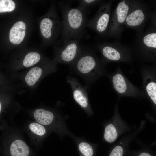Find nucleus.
<instances>
[{
	"mask_svg": "<svg viewBox=\"0 0 156 156\" xmlns=\"http://www.w3.org/2000/svg\"><path fill=\"white\" fill-rule=\"evenodd\" d=\"M71 1H61L59 2L62 14L61 38L59 44L62 46L72 40L79 41L87 38L86 29V12L78 7H70Z\"/></svg>",
	"mask_w": 156,
	"mask_h": 156,
	"instance_id": "1",
	"label": "nucleus"
},
{
	"mask_svg": "<svg viewBox=\"0 0 156 156\" xmlns=\"http://www.w3.org/2000/svg\"><path fill=\"white\" fill-rule=\"evenodd\" d=\"M70 66L87 83H92L104 75L102 66L86 46H83L81 52Z\"/></svg>",
	"mask_w": 156,
	"mask_h": 156,
	"instance_id": "2",
	"label": "nucleus"
},
{
	"mask_svg": "<svg viewBox=\"0 0 156 156\" xmlns=\"http://www.w3.org/2000/svg\"><path fill=\"white\" fill-rule=\"evenodd\" d=\"M109 77L113 89L120 97L144 96L143 92L128 80L120 69L110 74Z\"/></svg>",
	"mask_w": 156,
	"mask_h": 156,
	"instance_id": "3",
	"label": "nucleus"
},
{
	"mask_svg": "<svg viewBox=\"0 0 156 156\" xmlns=\"http://www.w3.org/2000/svg\"><path fill=\"white\" fill-rule=\"evenodd\" d=\"M131 129L121 118L116 106L114 116L105 125L103 135L104 141L109 143L115 142L121 134Z\"/></svg>",
	"mask_w": 156,
	"mask_h": 156,
	"instance_id": "4",
	"label": "nucleus"
},
{
	"mask_svg": "<svg viewBox=\"0 0 156 156\" xmlns=\"http://www.w3.org/2000/svg\"><path fill=\"white\" fill-rule=\"evenodd\" d=\"M83 46L79 41L72 40L57 47V57L59 62L70 64L77 58L81 52Z\"/></svg>",
	"mask_w": 156,
	"mask_h": 156,
	"instance_id": "5",
	"label": "nucleus"
},
{
	"mask_svg": "<svg viewBox=\"0 0 156 156\" xmlns=\"http://www.w3.org/2000/svg\"><path fill=\"white\" fill-rule=\"evenodd\" d=\"M67 82L71 86L75 101L89 116H92L94 113L88 101L87 93L84 88L76 78L72 76L67 77Z\"/></svg>",
	"mask_w": 156,
	"mask_h": 156,
	"instance_id": "6",
	"label": "nucleus"
},
{
	"mask_svg": "<svg viewBox=\"0 0 156 156\" xmlns=\"http://www.w3.org/2000/svg\"><path fill=\"white\" fill-rule=\"evenodd\" d=\"M62 22L54 14L51 16L45 17L40 22V27L41 34L43 37L47 39H50L53 36L57 38L62 31Z\"/></svg>",
	"mask_w": 156,
	"mask_h": 156,
	"instance_id": "7",
	"label": "nucleus"
},
{
	"mask_svg": "<svg viewBox=\"0 0 156 156\" xmlns=\"http://www.w3.org/2000/svg\"><path fill=\"white\" fill-rule=\"evenodd\" d=\"M144 94L150 99L153 105H156L155 70L144 69L141 70Z\"/></svg>",
	"mask_w": 156,
	"mask_h": 156,
	"instance_id": "8",
	"label": "nucleus"
},
{
	"mask_svg": "<svg viewBox=\"0 0 156 156\" xmlns=\"http://www.w3.org/2000/svg\"><path fill=\"white\" fill-rule=\"evenodd\" d=\"M76 144L79 156H96L98 145L83 138H73Z\"/></svg>",
	"mask_w": 156,
	"mask_h": 156,
	"instance_id": "9",
	"label": "nucleus"
},
{
	"mask_svg": "<svg viewBox=\"0 0 156 156\" xmlns=\"http://www.w3.org/2000/svg\"><path fill=\"white\" fill-rule=\"evenodd\" d=\"M138 131L125 137L118 143L114 146L110 150L107 156H127L129 143L132 140Z\"/></svg>",
	"mask_w": 156,
	"mask_h": 156,
	"instance_id": "10",
	"label": "nucleus"
},
{
	"mask_svg": "<svg viewBox=\"0 0 156 156\" xmlns=\"http://www.w3.org/2000/svg\"><path fill=\"white\" fill-rule=\"evenodd\" d=\"M26 25L24 23L19 21L12 27L9 33V39L12 43L18 44L23 40L25 34Z\"/></svg>",
	"mask_w": 156,
	"mask_h": 156,
	"instance_id": "11",
	"label": "nucleus"
},
{
	"mask_svg": "<svg viewBox=\"0 0 156 156\" xmlns=\"http://www.w3.org/2000/svg\"><path fill=\"white\" fill-rule=\"evenodd\" d=\"M34 117L39 123L44 125H48L52 123L55 116L51 112L42 109H38L34 113Z\"/></svg>",
	"mask_w": 156,
	"mask_h": 156,
	"instance_id": "12",
	"label": "nucleus"
},
{
	"mask_svg": "<svg viewBox=\"0 0 156 156\" xmlns=\"http://www.w3.org/2000/svg\"><path fill=\"white\" fill-rule=\"evenodd\" d=\"M10 152L12 156H28L29 149L24 142L17 140L11 144Z\"/></svg>",
	"mask_w": 156,
	"mask_h": 156,
	"instance_id": "13",
	"label": "nucleus"
},
{
	"mask_svg": "<svg viewBox=\"0 0 156 156\" xmlns=\"http://www.w3.org/2000/svg\"><path fill=\"white\" fill-rule=\"evenodd\" d=\"M145 18L144 14L142 10L138 9L131 13L127 17V24L131 26H135L141 24Z\"/></svg>",
	"mask_w": 156,
	"mask_h": 156,
	"instance_id": "14",
	"label": "nucleus"
},
{
	"mask_svg": "<svg viewBox=\"0 0 156 156\" xmlns=\"http://www.w3.org/2000/svg\"><path fill=\"white\" fill-rule=\"evenodd\" d=\"M42 72V69L38 67H34L27 73L25 77L27 84L30 86L34 85L41 77Z\"/></svg>",
	"mask_w": 156,
	"mask_h": 156,
	"instance_id": "15",
	"label": "nucleus"
},
{
	"mask_svg": "<svg viewBox=\"0 0 156 156\" xmlns=\"http://www.w3.org/2000/svg\"><path fill=\"white\" fill-rule=\"evenodd\" d=\"M101 52L103 56L107 59L113 61H118L121 58L120 53L115 49L109 46L103 47Z\"/></svg>",
	"mask_w": 156,
	"mask_h": 156,
	"instance_id": "16",
	"label": "nucleus"
},
{
	"mask_svg": "<svg viewBox=\"0 0 156 156\" xmlns=\"http://www.w3.org/2000/svg\"><path fill=\"white\" fill-rule=\"evenodd\" d=\"M97 19L96 24L93 26L97 31L99 33L104 32L106 29L109 21V16L107 13H104L100 15Z\"/></svg>",
	"mask_w": 156,
	"mask_h": 156,
	"instance_id": "17",
	"label": "nucleus"
},
{
	"mask_svg": "<svg viewBox=\"0 0 156 156\" xmlns=\"http://www.w3.org/2000/svg\"><path fill=\"white\" fill-rule=\"evenodd\" d=\"M40 55L36 52H31L25 56L23 62V65L26 67H29L35 65L40 60Z\"/></svg>",
	"mask_w": 156,
	"mask_h": 156,
	"instance_id": "18",
	"label": "nucleus"
},
{
	"mask_svg": "<svg viewBox=\"0 0 156 156\" xmlns=\"http://www.w3.org/2000/svg\"><path fill=\"white\" fill-rule=\"evenodd\" d=\"M125 1L120 3L117 7L116 12L117 19L120 23L124 21L127 17L129 10V7L125 3Z\"/></svg>",
	"mask_w": 156,
	"mask_h": 156,
	"instance_id": "19",
	"label": "nucleus"
},
{
	"mask_svg": "<svg viewBox=\"0 0 156 156\" xmlns=\"http://www.w3.org/2000/svg\"><path fill=\"white\" fill-rule=\"evenodd\" d=\"M15 8L14 2L11 0H0V13L13 11Z\"/></svg>",
	"mask_w": 156,
	"mask_h": 156,
	"instance_id": "20",
	"label": "nucleus"
},
{
	"mask_svg": "<svg viewBox=\"0 0 156 156\" xmlns=\"http://www.w3.org/2000/svg\"><path fill=\"white\" fill-rule=\"evenodd\" d=\"M127 155L129 156H155L153 151L145 148L136 151H130L129 149Z\"/></svg>",
	"mask_w": 156,
	"mask_h": 156,
	"instance_id": "21",
	"label": "nucleus"
},
{
	"mask_svg": "<svg viewBox=\"0 0 156 156\" xmlns=\"http://www.w3.org/2000/svg\"><path fill=\"white\" fill-rule=\"evenodd\" d=\"M143 42L146 46L156 48V33H151L146 35L144 38Z\"/></svg>",
	"mask_w": 156,
	"mask_h": 156,
	"instance_id": "22",
	"label": "nucleus"
},
{
	"mask_svg": "<svg viewBox=\"0 0 156 156\" xmlns=\"http://www.w3.org/2000/svg\"><path fill=\"white\" fill-rule=\"evenodd\" d=\"M30 130L36 135L42 136L46 133L44 127L42 125L36 123H32L29 125Z\"/></svg>",
	"mask_w": 156,
	"mask_h": 156,
	"instance_id": "23",
	"label": "nucleus"
},
{
	"mask_svg": "<svg viewBox=\"0 0 156 156\" xmlns=\"http://www.w3.org/2000/svg\"><path fill=\"white\" fill-rule=\"evenodd\" d=\"M1 105L0 102V113L1 110Z\"/></svg>",
	"mask_w": 156,
	"mask_h": 156,
	"instance_id": "24",
	"label": "nucleus"
}]
</instances>
